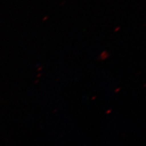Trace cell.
I'll use <instances>...</instances> for the list:
<instances>
[{
	"instance_id": "cell-1",
	"label": "cell",
	"mask_w": 146,
	"mask_h": 146,
	"mask_svg": "<svg viewBox=\"0 0 146 146\" xmlns=\"http://www.w3.org/2000/svg\"><path fill=\"white\" fill-rule=\"evenodd\" d=\"M110 56V54L108 53V52H107V51H104L103 52H102L100 54L99 56V58L100 60H104L105 59L107 58Z\"/></svg>"
},
{
	"instance_id": "cell-2",
	"label": "cell",
	"mask_w": 146,
	"mask_h": 146,
	"mask_svg": "<svg viewBox=\"0 0 146 146\" xmlns=\"http://www.w3.org/2000/svg\"><path fill=\"white\" fill-rule=\"evenodd\" d=\"M119 29H120V27L119 26V27H116V28L115 29V30H114V31H115V32H117V31H119Z\"/></svg>"
},
{
	"instance_id": "cell-3",
	"label": "cell",
	"mask_w": 146,
	"mask_h": 146,
	"mask_svg": "<svg viewBox=\"0 0 146 146\" xmlns=\"http://www.w3.org/2000/svg\"><path fill=\"white\" fill-rule=\"evenodd\" d=\"M48 18H49L48 16H45V17L43 18V21H46V20L48 19Z\"/></svg>"
}]
</instances>
